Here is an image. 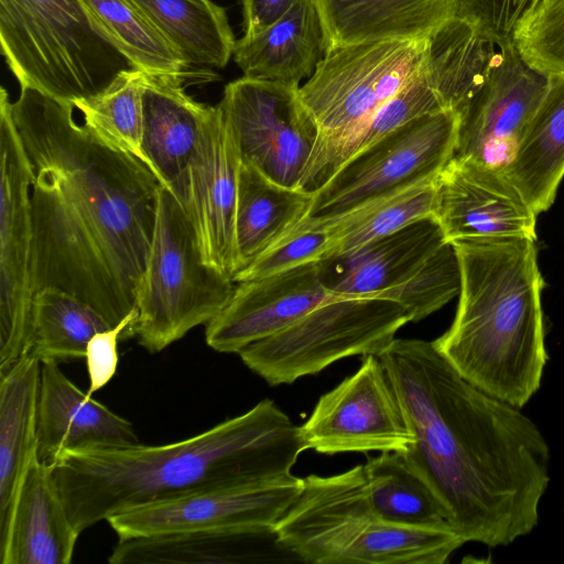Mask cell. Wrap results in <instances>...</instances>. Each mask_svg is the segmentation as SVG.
I'll use <instances>...</instances> for the list:
<instances>
[{
	"instance_id": "obj_1",
	"label": "cell",
	"mask_w": 564,
	"mask_h": 564,
	"mask_svg": "<svg viewBox=\"0 0 564 564\" xmlns=\"http://www.w3.org/2000/svg\"><path fill=\"white\" fill-rule=\"evenodd\" d=\"M74 109L29 87L10 101L33 172V290L70 293L115 326L135 308L161 184Z\"/></svg>"
},
{
	"instance_id": "obj_2",
	"label": "cell",
	"mask_w": 564,
	"mask_h": 564,
	"mask_svg": "<svg viewBox=\"0 0 564 564\" xmlns=\"http://www.w3.org/2000/svg\"><path fill=\"white\" fill-rule=\"evenodd\" d=\"M378 358L414 442L399 452L465 542L505 546L530 533L550 448L519 408L467 381L434 341L395 338Z\"/></svg>"
},
{
	"instance_id": "obj_3",
	"label": "cell",
	"mask_w": 564,
	"mask_h": 564,
	"mask_svg": "<svg viewBox=\"0 0 564 564\" xmlns=\"http://www.w3.org/2000/svg\"><path fill=\"white\" fill-rule=\"evenodd\" d=\"M306 451L270 399L186 440L65 452L50 465L78 532L128 509L192 492L276 482Z\"/></svg>"
},
{
	"instance_id": "obj_4",
	"label": "cell",
	"mask_w": 564,
	"mask_h": 564,
	"mask_svg": "<svg viewBox=\"0 0 564 564\" xmlns=\"http://www.w3.org/2000/svg\"><path fill=\"white\" fill-rule=\"evenodd\" d=\"M460 290L454 321L434 341L471 384L522 408L546 364L535 240L489 237L452 242Z\"/></svg>"
},
{
	"instance_id": "obj_5",
	"label": "cell",
	"mask_w": 564,
	"mask_h": 564,
	"mask_svg": "<svg viewBox=\"0 0 564 564\" xmlns=\"http://www.w3.org/2000/svg\"><path fill=\"white\" fill-rule=\"evenodd\" d=\"M273 530L301 562L315 564H443L465 541L454 530L381 520L368 496L364 466L308 475Z\"/></svg>"
},
{
	"instance_id": "obj_6",
	"label": "cell",
	"mask_w": 564,
	"mask_h": 564,
	"mask_svg": "<svg viewBox=\"0 0 564 564\" xmlns=\"http://www.w3.org/2000/svg\"><path fill=\"white\" fill-rule=\"evenodd\" d=\"M0 43L20 87L74 108L132 68L80 0H0Z\"/></svg>"
},
{
	"instance_id": "obj_7",
	"label": "cell",
	"mask_w": 564,
	"mask_h": 564,
	"mask_svg": "<svg viewBox=\"0 0 564 564\" xmlns=\"http://www.w3.org/2000/svg\"><path fill=\"white\" fill-rule=\"evenodd\" d=\"M236 282L203 260L194 228L178 200L161 186L153 236L135 292L131 337L160 352L208 324L230 300Z\"/></svg>"
},
{
	"instance_id": "obj_8",
	"label": "cell",
	"mask_w": 564,
	"mask_h": 564,
	"mask_svg": "<svg viewBox=\"0 0 564 564\" xmlns=\"http://www.w3.org/2000/svg\"><path fill=\"white\" fill-rule=\"evenodd\" d=\"M425 56L426 40L349 44L325 53L299 87L318 130L299 189L314 193L315 181L330 156L423 70Z\"/></svg>"
},
{
	"instance_id": "obj_9",
	"label": "cell",
	"mask_w": 564,
	"mask_h": 564,
	"mask_svg": "<svg viewBox=\"0 0 564 564\" xmlns=\"http://www.w3.org/2000/svg\"><path fill=\"white\" fill-rule=\"evenodd\" d=\"M409 322L393 301L333 297L238 355L270 386L290 384L346 357L379 356Z\"/></svg>"
},
{
	"instance_id": "obj_10",
	"label": "cell",
	"mask_w": 564,
	"mask_h": 564,
	"mask_svg": "<svg viewBox=\"0 0 564 564\" xmlns=\"http://www.w3.org/2000/svg\"><path fill=\"white\" fill-rule=\"evenodd\" d=\"M459 113L417 117L349 158L314 194L306 217L335 219L419 183L454 156Z\"/></svg>"
},
{
	"instance_id": "obj_11",
	"label": "cell",
	"mask_w": 564,
	"mask_h": 564,
	"mask_svg": "<svg viewBox=\"0 0 564 564\" xmlns=\"http://www.w3.org/2000/svg\"><path fill=\"white\" fill-rule=\"evenodd\" d=\"M8 91L0 89V373L26 352L32 282L33 172L14 126Z\"/></svg>"
},
{
	"instance_id": "obj_12",
	"label": "cell",
	"mask_w": 564,
	"mask_h": 564,
	"mask_svg": "<svg viewBox=\"0 0 564 564\" xmlns=\"http://www.w3.org/2000/svg\"><path fill=\"white\" fill-rule=\"evenodd\" d=\"M299 87L242 76L226 85L218 104L241 161L292 188H297L318 137Z\"/></svg>"
},
{
	"instance_id": "obj_13",
	"label": "cell",
	"mask_w": 564,
	"mask_h": 564,
	"mask_svg": "<svg viewBox=\"0 0 564 564\" xmlns=\"http://www.w3.org/2000/svg\"><path fill=\"white\" fill-rule=\"evenodd\" d=\"M306 449L319 454L404 452L413 442L388 373L375 355L322 394L300 426Z\"/></svg>"
},
{
	"instance_id": "obj_14",
	"label": "cell",
	"mask_w": 564,
	"mask_h": 564,
	"mask_svg": "<svg viewBox=\"0 0 564 564\" xmlns=\"http://www.w3.org/2000/svg\"><path fill=\"white\" fill-rule=\"evenodd\" d=\"M513 43L498 47L490 70L459 112L456 159L503 169L513 158L547 86Z\"/></svg>"
},
{
	"instance_id": "obj_15",
	"label": "cell",
	"mask_w": 564,
	"mask_h": 564,
	"mask_svg": "<svg viewBox=\"0 0 564 564\" xmlns=\"http://www.w3.org/2000/svg\"><path fill=\"white\" fill-rule=\"evenodd\" d=\"M294 475L267 485L216 488L154 501L107 519L119 539L192 530H265L299 497Z\"/></svg>"
},
{
	"instance_id": "obj_16",
	"label": "cell",
	"mask_w": 564,
	"mask_h": 564,
	"mask_svg": "<svg viewBox=\"0 0 564 564\" xmlns=\"http://www.w3.org/2000/svg\"><path fill=\"white\" fill-rule=\"evenodd\" d=\"M242 161L232 132L213 106L189 160L182 207L203 260L234 278L238 271L236 209Z\"/></svg>"
},
{
	"instance_id": "obj_17",
	"label": "cell",
	"mask_w": 564,
	"mask_h": 564,
	"mask_svg": "<svg viewBox=\"0 0 564 564\" xmlns=\"http://www.w3.org/2000/svg\"><path fill=\"white\" fill-rule=\"evenodd\" d=\"M448 242L489 237L536 240V217L500 167L453 158L435 180V210Z\"/></svg>"
},
{
	"instance_id": "obj_18",
	"label": "cell",
	"mask_w": 564,
	"mask_h": 564,
	"mask_svg": "<svg viewBox=\"0 0 564 564\" xmlns=\"http://www.w3.org/2000/svg\"><path fill=\"white\" fill-rule=\"evenodd\" d=\"M333 297L319 262L237 282L226 306L205 325L206 344L218 352L239 354Z\"/></svg>"
},
{
	"instance_id": "obj_19",
	"label": "cell",
	"mask_w": 564,
	"mask_h": 564,
	"mask_svg": "<svg viewBox=\"0 0 564 564\" xmlns=\"http://www.w3.org/2000/svg\"><path fill=\"white\" fill-rule=\"evenodd\" d=\"M36 433L37 456L46 464L65 452L140 443L130 421L82 391L56 360L41 361Z\"/></svg>"
},
{
	"instance_id": "obj_20",
	"label": "cell",
	"mask_w": 564,
	"mask_h": 564,
	"mask_svg": "<svg viewBox=\"0 0 564 564\" xmlns=\"http://www.w3.org/2000/svg\"><path fill=\"white\" fill-rule=\"evenodd\" d=\"M184 79L180 75L145 73L143 91L145 164L180 204L189 160L213 108L191 97Z\"/></svg>"
},
{
	"instance_id": "obj_21",
	"label": "cell",
	"mask_w": 564,
	"mask_h": 564,
	"mask_svg": "<svg viewBox=\"0 0 564 564\" xmlns=\"http://www.w3.org/2000/svg\"><path fill=\"white\" fill-rule=\"evenodd\" d=\"M447 242L430 216L364 247L319 262L322 281L337 297H373L397 285Z\"/></svg>"
},
{
	"instance_id": "obj_22",
	"label": "cell",
	"mask_w": 564,
	"mask_h": 564,
	"mask_svg": "<svg viewBox=\"0 0 564 564\" xmlns=\"http://www.w3.org/2000/svg\"><path fill=\"white\" fill-rule=\"evenodd\" d=\"M80 532L74 527L48 464L36 457L0 532L1 564H69Z\"/></svg>"
},
{
	"instance_id": "obj_23",
	"label": "cell",
	"mask_w": 564,
	"mask_h": 564,
	"mask_svg": "<svg viewBox=\"0 0 564 564\" xmlns=\"http://www.w3.org/2000/svg\"><path fill=\"white\" fill-rule=\"evenodd\" d=\"M300 561L273 529L192 530L119 539L112 564H241Z\"/></svg>"
},
{
	"instance_id": "obj_24",
	"label": "cell",
	"mask_w": 564,
	"mask_h": 564,
	"mask_svg": "<svg viewBox=\"0 0 564 564\" xmlns=\"http://www.w3.org/2000/svg\"><path fill=\"white\" fill-rule=\"evenodd\" d=\"M326 52L349 44L423 41L457 15V0H313Z\"/></svg>"
},
{
	"instance_id": "obj_25",
	"label": "cell",
	"mask_w": 564,
	"mask_h": 564,
	"mask_svg": "<svg viewBox=\"0 0 564 564\" xmlns=\"http://www.w3.org/2000/svg\"><path fill=\"white\" fill-rule=\"evenodd\" d=\"M326 53L313 0H299L279 21L236 42L234 59L245 77L297 85Z\"/></svg>"
},
{
	"instance_id": "obj_26",
	"label": "cell",
	"mask_w": 564,
	"mask_h": 564,
	"mask_svg": "<svg viewBox=\"0 0 564 564\" xmlns=\"http://www.w3.org/2000/svg\"><path fill=\"white\" fill-rule=\"evenodd\" d=\"M40 372L41 361L26 352L0 373V532L10 521L31 463L39 457Z\"/></svg>"
},
{
	"instance_id": "obj_27",
	"label": "cell",
	"mask_w": 564,
	"mask_h": 564,
	"mask_svg": "<svg viewBox=\"0 0 564 564\" xmlns=\"http://www.w3.org/2000/svg\"><path fill=\"white\" fill-rule=\"evenodd\" d=\"M547 77L544 96L502 169L538 215L552 206L564 177V73Z\"/></svg>"
},
{
	"instance_id": "obj_28",
	"label": "cell",
	"mask_w": 564,
	"mask_h": 564,
	"mask_svg": "<svg viewBox=\"0 0 564 564\" xmlns=\"http://www.w3.org/2000/svg\"><path fill=\"white\" fill-rule=\"evenodd\" d=\"M312 199L313 194L282 186L242 162L236 209L237 273L306 217Z\"/></svg>"
},
{
	"instance_id": "obj_29",
	"label": "cell",
	"mask_w": 564,
	"mask_h": 564,
	"mask_svg": "<svg viewBox=\"0 0 564 564\" xmlns=\"http://www.w3.org/2000/svg\"><path fill=\"white\" fill-rule=\"evenodd\" d=\"M183 56L188 67L223 68L236 40L225 9L212 0H127Z\"/></svg>"
},
{
	"instance_id": "obj_30",
	"label": "cell",
	"mask_w": 564,
	"mask_h": 564,
	"mask_svg": "<svg viewBox=\"0 0 564 564\" xmlns=\"http://www.w3.org/2000/svg\"><path fill=\"white\" fill-rule=\"evenodd\" d=\"M498 47L458 15L426 39L425 72L445 109L460 112L485 82Z\"/></svg>"
},
{
	"instance_id": "obj_31",
	"label": "cell",
	"mask_w": 564,
	"mask_h": 564,
	"mask_svg": "<svg viewBox=\"0 0 564 564\" xmlns=\"http://www.w3.org/2000/svg\"><path fill=\"white\" fill-rule=\"evenodd\" d=\"M362 466L370 503L381 520L422 529L454 530L438 497L399 452L381 453Z\"/></svg>"
},
{
	"instance_id": "obj_32",
	"label": "cell",
	"mask_w": 564,
	"mask_h": 564,
	"mask_svg": "<svg viewBox=\"0 0 564 564\" xmlns=\"http://www.w3.org/2000/svg\"><path fill=\"white\" fill-rule=\"evenodd\" d=\"M109 327L108 321L83 300L46 288L33 296L26 352L40 361L83 358L89 339Z\"/></svg>"
},
{
	"instance_id": "obj_33",
	"label": "cell",
	"mask_w": 564,
	"mask_h": 564,
	"mask_svg": "<svg viewBox=\"0 0 564 564\" xmlns=\"http://www.w3.org/2000/svg\"><path fill=\"white\" fill-rule=\"evenodd\" d=\"M99 32L132 65L149 75L188 76L183 56L127 0H80Z\"/></svg>"
},
{
	"instance_id": "obj_34",
	"label": "cell",
	"mask_w": 564,
	"mask_h": 564,
	"mask_svg": "<svg viewBox=\"0 0 564 564\" xmlns=\"http://www.w3.org/2000/svg\"><path fill=\"white\" fill-rule=\"evenodd\" d=\"M144 80L145 73L140 69L122 70L102 91L77 102L75 108L96 137L145 164L142 151Z\"/></svg>"
},
{
	"instance_id": "obj_35",
	"label": "cell",
	"mask_w": 564,
	"mask_h": 564,
	"mask_svg": "<svg viewBox=\"0 0 564 564\" xmlns=\"http://www.w3.org/2000/svg\"><path fill=\"white\" fill-rule=\"evenodd\" d=\"M435 180L419 183L333 219L337 227V246L332 257L350 253L414 221L434 216Z\"/></svg>"
},
{
	"instance_id": "obj_36",
	"label": "cell",
	"mask_w": 564,
	"mask_h": 564,
	"mask_svg": "<svg viewBox=\"0 0 564 564\" xmlns=\"http://www.w3.org/2000/svg\"><path fill=\"white\" fill-rule=\"evenodd\" d=\"M447 110L423 70L388 99L369 120L327 161L318 174L314 193L352 155L406 122L436 111Z\"/></svg>"
},
{
	"instance_id": "obj_37",
	"label": "cell",
	"mask_w": 564,
	"mask_h": 564,
	"mask_svg": "<svg viewBox=\"0 0 564 564\" xmlns=\"http://www.w3.org/2000/svg\"><path fill=\"white\" fill-rule=\"evenodd\" d=\"M459 290V261L453 243L447 241L405 280L373 297L400 304L411 322H419L446 305Z\"/></svg>"
},
{
	"instance_id": "obj_38",
	"label": "cell",
	"mask_w": 564,
	"mask_h": 564,
	"mask_svg": "<svg viewBox=\"0 0 564 564\" xmlns=\"http://www.w3.org/2000/svg\"><path fill=\"white\" fill-rule=\"evenodd\" d=\"M336 246L337 227L333 219L304 217L232 280L237 283L317 263L332 257Z\"/></svg>"
},
{
	"instance_id": "obj_39",
	"label": "cell",
	"mask_w": 564,
	"mask_h": 564,
	"mask_svg": "<svg viewBox=\"0 0 564 564\" xmlns=\"http://www.w3.org/2000/svg\"><path fill=\"white\" fill-rule=\"evenodd\" d=\"M522 59L544 74L564 73V0H534L512 39Z\"/></svg>"
},
{
	"instance_id": "obj_40",
	"label": "cell",
	"mask_w": 564,
	"mask_h": 564,
	"mask_svg": "<svg viewBox=\"0 0 564 564\" xmlns=\"http://www.w3.org/2000/svg\"><path fill=\"white\" fill-rule=\"evenodd\" d=\"M534 0H457V15L496 45L513 43L514 30Z\"/></svg>"
},
{
	"instance_id": "obj_41",
	"label": "cell",
	"mask_w": 564,
	"mask_h": 564,
	"mask_svg": "<svg viewBox=\"0 0 564 564\" xmlns=\"http://www.w3.org/2000/svg\"><path fill=\"white\" fill-rule=\"evenodd\" d=\"M137 316L135 307L118 324L96 333L87 343L84 358L90 395L104 388L116 375L119 361L118 343L131 337V326Z\"/></svg>"
},
{
	"instance_id": "obj_42",
	"label": "cell",
	"mask_w": 564,
	"mask_h": 564,
	"mask_svg": "<svg viewBox=\"0 0 564 564\" xmlns=\"http://www.w3.org/2000/svg\"><path fill=\"white\" fill-rule=\"evenodd\" d=\"M299 0H241L243 35H254L285 15Z\"/></svg>"
}]
</instances>
